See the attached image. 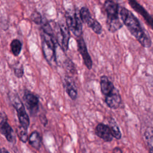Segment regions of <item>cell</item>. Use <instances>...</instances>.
<instances>
[{"mask_svg":"<svg viewBox=\"0 0 153 153\" xmlns=\"http://www.w3.org/2000/svg\"><path fill=\"white\" fill-rule=\"evenodd\" d=\"M29 143L33 148L36 149H39L41 145V137L39 133L36 131H33L30 134L28 138Z\"/></svg>","mask_w":153,"mask_h":153,"instance_id":"cell-16","label":"cell"},{"mask_svg":"<svg viewBox=\"0 0 153 153\" xmlns=\"http://www.w3.org/2000/svg\"><path fill=\"white\" fill-rule=\"evenodd\" d=\"M105 102L107 106L111 109H117L121 103V97L116 88L108 95L105 96Z\"/></svg>","mask_w":153,"mask_h":153,"instance_id":"cell-10","label":"cell"},{"mask_svg":"<svg viewBox=\"0 0 153 153\" xmlns=\"http://www.w3.org/2000/svg\"><path fill=\"white\" fill-rule=\"evenodd\" d=\"M0 132L10 142H13L14 137L11 127L8 123L7 118H4L0 121Z\"/></svg>","mask_w":153,"mask_h":153,"instance_id":"cell-13","label":"cell"},{"mask_svg":"<svg viewBox=\"0 0 153 153\" xmlns=\"http://www.w3.org/2000/svg\"><path fill=\"white\" fill-rule=\"evenodd\" d=\"M64 88L70 98L74 100L77 98L78 92L74 81L69 76H66L64 79Z\"/></svg>","mask_w":153,"mask_h":153,"instance_id":"cell-12","label":"cell"},{"mask_svg":"<svg viewBox=\"0 0 153 153\" xmlns=\"http://www.w3.org/2000/svg\"><path fill=\"white\" fill-rule=\"evenodd\" d=\"M52 27L54 30V38L57 43L64 52H66L69 47L70 30L66 23V22H63L60 21L57 23H53Z\"/></svg>","mask_w":153,"mask_h":153,"instance_id":"cell-4","label":"cell"},{"mask_svg":"<svg viewBox=\"0 0 153 153\" xmlns=\"http://www.w3.org/2000/svg\"><path fill=\"white\" fill-rule=\"evenodd\" d=\"M12 104L17 111L20 125L26 128H27L30 124L29 118L26 112L24 105L17 96L13 97Z\"/></svg>","mask_w":153,"mask_h":153,"instance_id":"cell-6","label":"cell"},{"mask_svg":"<svg viewBox=\"0 0 153 153\" xmlns=\"http://www.w3.org/2000/svg\"><path fill=\"white\" fill-rule=\"evenodd\" d=\"M127 1L130 7L143 18L146 24L153 30V16L151 15L136 0H127Z\"/></svg>","mask_w":153,"mask_h":153,"instance_id":"cell-7","label":"cell"},{"mask_svg":"<svg viewBox=\"0 0 153 153\" xmlns=\"http://www.w3.org/2000/svg\"><path fill=\"white\" fill-rule=\"evenodd\" d=\"M64 65L65 67V69L72 75H74L75 72V68L74 63L69 59H66L64 62Z\"/></svg>","mask_w":153,"mask_h":153,"instance_id":"cell-20","label":"cell"},{"mask_svg":"<svg viewBox=\"0 0 153 153\" xmlns=\"http://www.w3.org/2000/svg\"><path fill=\"white\" fill-rule=\"evenodd\" d=\"M65 22L70 31L77 38L82 35V22L79 13L76 10L67 11L65 13Z\"/></svg>","mask_w":153,"mask_h":153,"instance_id":"cell-5","label":"cell"},{"mask_svg":"<svg viewBox=\"0 0 153 153\" xmlns=\"http://www.w3.org/2000/svg\"><path fill=\"white\" fill-rule=\"evenodd\" d=\"M103 7L106 14V24L108 30L115 32L120 30L123 26L119 17L120 7L118 3L113 0H106Z\"/></svg>","mask_w":153,"mask_h":153,"instance_id":"cell-2","label":"cell"},{"mask_svg":"<svg viewBox=\"0 0 153 153\" xmlns=\"http://www.w3.org/2000/svg\"><path fill=\"white\" fill-rule=\"evenodd\" d=\"M112 153H123V151L120 148L115 147L113 149Z\"/></svg>","mask_w":153,"mask_h":153,"instance_id":"cell-24","label":"cell"},{"mask_svg":"<svg viewBox=\"0 0 153 153\" xmlns=\"http://www.w3.org/2000/svg\"><path fill=\"white\" fill-rule=\"evenodd\" d=\"M14 72L16 76L19 78H22L24 74V69L22 64H20L19 66H16L14 68Z\"/></svg>","mask_w":153,"mask_h":153,"instance_id":"cell-23","label":"cell"},{"mask_svg":"<svg viewBox=\"0 0 153 153\" xmlns=\"http://www.w3.org/2000/svg\"><path fill=\"white\" fill-rule=\"evenodd\" d=\"M22 44L20 41L18 39H14L10 43V48L11 53L14 56H18L22 50Z\"/></svg>","mask_w":153,"mask_h":153,"instance_id":"cell-18","label":"cell"},{"mask_svg":"<svg viewBox=\"0 0 153 153\" xmlns=\"http://www.w3.org/2000/svg\"><path fill=\"white\" fill-rule=\"evenodd\" d=\"M41 48L44 56L51 66L57 64L56 55V43L54 35L48 34L41 31Z\"/></svg>","mask_w":153,"mask_h":153,"instance_id":"cell-3","label":"cell"},{"mask_svg":"<svg viewBox=\"0 0 153 153\" xmlns=\"http://www.w3.org/2000/svg\"><path fill=\"white\" fill-rule=\"evenodd\" d=\"M79 13L82 23L86 24L90 28L96 19L92 17L88 8L86 7H82L79 10Z\"/></svg>","mask_w":153,"mask_h":153,"instance_id":"cell-15","label":"cell"},{"mask_svg":"<svg viewBox=\"0 0 153 153\" xmlns=\"http://www.w3.org/2000/svg\"><path fill=\"white\" fill-rule=\"evenodd\" d=\"M17 136L20 140L23 142H26L27 140V128H26L22 126H19L17 127V129L16 130Z\"/></svg>","mask_w":153,"mask_h":153,"instance_id":"cell-19","label":"cell"},{"mask_svg":"<svg viewBox=\"0 0 153 153\" xmlns=\"http://www.w3.org/2000/svg\"><path fill=\"white\" fill-rule=\"evenodd\" d=\"M100 85L101 92L105 96L108 95L115 88L112 82L106 75H102L100 77Z\"/></svg>","mask_w":153,"mask_h":153,"instance_id":"cell-14","label":"cell"},{"mask_svg":"<svg viewBox=\"0 0 153 153\" xmlns=\"http://www.w3.org/2000/svg\"><path fill=\"white\" fill-rule=\"evenodd\" d=\"M24 100L30 114L32 115H36L39 110L38 97L33 93L26 91L24 94Z\"/></svg>","mask_w":153,"mask_h":153,"instance_id":"cell-9","label":"cell"},{"mask_svg":"<svg viewBox=\"0 0 153 153\" xmlns=\"http://www.w3.org/2000/svg\"><path fill=\"white\" fill-rule=\"evenodd\" d=\"M149 153H153V145L149 149Z\"/></svg>","mask_w":153,"mask_h":153,"instance_id":"cell-26","label":"cell"},{"mask_svg":"<svg viewBox=\"0 0 153 153\" xmlns=\"http://www.w3.org/2000/svg\"><path fill=\"white\" fill-rule=\"evenodd\" d=\"M90 28L97 35H100L102 32V26L96 19L95 20L94 23L92 25Z\"/></svg>","mask_w":153,"mask_h":153,"instance_id":"cell-22","label":"cell"},{"mask_svg":"<svg viewBox=\"0 0 153 153\" xmlns=\"http://www.w3.org/2000/svg\"><path fill=\"white\" fill-rule=\"evenodd\" d=\"M76 43H77L78 50L83 59V62L85 66L88 69L90 70L92 68L93 62H92L91 58L88 52L87 45L82 36L78 38Z\"/></svg>","mask_w":153,"mask_h":153,"instance_id":"cell-8","label":"cell"},{"mask_svg":"<svg viewBox=\"0 0 153 153\" xmlns=\"http://www.w3.org/2000/svg\"><path fill=\"white\" fill-rule=\"evenodd\" d=\"M120 16L123 23L141 45L145 48H149L152 45L151 39L149 34L142 27L138 19L125 7L120 9Z\"/></svg>","mask_w":153,"mask_h":153,"instance_id":"cell-1","label":"cell"},{"mask_svg":"<svg viewBox=\"0 0 153 153\" xmlns=\"http://www.w3.org/2000/svg\"><path fill=\"white\" fill-rule=\"evenodd\" d=\"M31 20L36 25H41L43 22V19L41 14L38 11H34L31 14Z\"/></svg>","mask_w":153,"mask_h":153,"instance_id":"cell-21","label":"cell"},{"mask_svg":"<svg viewBox=\"0 0 153 153\" xmlns=\"http://www.w3.org/2000/svg\"><path fill=\"white\" fill-rule=\"evenodd\" d=\"M95 134L105 142H111L114 138L109 125L99 123L95 128Z\"/></svg>","mask_w":153,"mask_h":153,"instance_id":"cell-11","label":"cell"},{"mask_svg":"<svg viewBox=\"0 0 153 153\" xmlns=\"http://www.w3.org/2000/svg\"><path fill=\"white\" fill-rule=\"evenodd\" d=\"M0 153H10L5 148H2L0 149Z\"/></svg>","mask_w":153,"mask_h":153,"instance_id":"cell-25","label":"cell"},{"mask_svg":"<svg viewBox=\"0 0 153 153\" xmlns=\"http://www.w3.org/2000/svg\"><path fill=\"white\" fill-rule=\"evenodd\" d=\"M111 131L112 133V134L114 137H115L116 139L119 140L121 138L122 134L121 133V131L120 130V128L115 122V121L112 118L111 120H109V125Z\"/></svg>","mask_w":153,"mask_h":153,"instance_id":"cell-17","label":"cell"}]
</instances>
